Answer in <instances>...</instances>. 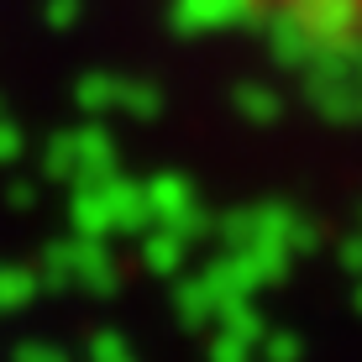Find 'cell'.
I'll use <instances>...</instances> for the list:
<instances>
[{"label": "cell", "instance_id": "cell-1", "mask_svg": "<svg viewBox=\"0 0 362 362\" xmlns=\"http://www.w3.org/2000/svg\"><path fill=\"white\" fill-rule=\"evenodd\" d=\"M226 11L273 21L299 37H326V42H362V0H216Z\"/></svg>", "mask_w": 362, "mask_h": 362}]
</instances>
